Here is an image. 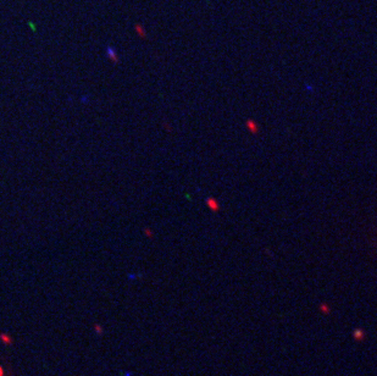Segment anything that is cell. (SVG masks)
Masks as SVG:
<instances>
[{"label":"cell","mask_w":377,"mask_h":376,"mask_svg":"<svg viewBox=\"0 0 377 376\" xmlns=\"http://www.w3.org/2000/svg\"><path fill=\"white\" fill-rule=\"evenodd\" d=\"M106 56L109 58V59L111 60L112 62H115V64H117L119 62V56H117V53L111 48V46H107L106 48Z\"/></svg>","instance_id":"cell-1"},{"label":"cell","mask_w":377,"mask_h":376,"mask_svg":"<svg viewBox=\"0 0 377 376\" xmlns=\"http://www.w3.org/2000/svg\"><path fill=\"white\" fill-rule=\"evenodd\" d=\"M206 205H208L213 211H215V213H217L218 210H220V204L217 203V200L214 198L206 199Z\"/></svg>","instance_id":"cell-2"},{"label":"cell","mask_w":377,"mask_h":376,"mask_svg":"<svg viewBox=\"0 0 377 376\" xmlns=\"http://www.w3.org/2000/svg\"><path fill=\"white\" fill-rule=\"evenodd\" d=\"M0 341L2 342L4 346H11L12 344V338L9 334H5V332H1L0 334Z\"/></svg>","instance_id":"cell-3"},{"label":"cell","mask_w":377,"mask_h":376,"mask_svg":"<svg viewBox=\"0 0 377 376\" xmlns=\"http://www.w3.org/2000/svg\"><path fill=\"white\" fill-rule=\"evenodd\" d=\"M247 125H248V127H249L250 132H253V133H256V132H258V127H256L255 122H253V121H248V122H247Z\"/></svg>","instance_id":"cell-4"},{"label":"cell","mask_w":377,"mask_h":376,"mask_svg":"<svg viewBox=\"0 0 377 376\" xmlns=\"http://www.w3.org/2000/svg\"><path fill=\"white\" fill-rule=\"evenodd\" d=\"M134 28H136V31L138 32V34L140 36V37H142V38H145V37H147V33H145V31H144V29L142 28V26H139V24H136V27H134Z\"/></svg>","instance_id":"cell-5"},{"label":"cell","mask_w":377,"mask_h":376,"mask_svg":"<svg viewBox=\"0 0 377 376\" xmlns=\"http://www.w3.org/2000/svg\"><path fill=\"white\" fill-rule=\"evenodd\" d=\"M94 331H95L98 335H101V334H103V327L100 326L99 324H95V325H94Z\"/></svg>","instance_id":"cell-6"},{"label":"cell","mask_w":377,"mask_h":376,"mask_svg":"<svg viewBox=\"0 0 377 376\" xmlns=\"http://www.w3.org/2000/svg\"><path fill=\"white\" fill-rule=\"evenodd\" d=\"M320 310L323 312V313H328V312H330V308H328V305H326V304H321V305H320Z\"/></svg>","instance_id":"cell-7"},{"label":"cell","mask_w":377,"mask_h":376,"mask_svg":"<svg viewBox=\"0 0 377 376\" xmlns=\"http://www.w3.org/2000/svg\"><path fill=\"white\" fill-rule=\"evenodd\" d=\"M144 233L148 236V238H153V233H151V231L147 227V228H144Z\"/></svg>","instance_id":"cell-8"},{"label":"cell","mask_w":377,"mask_h":376,"mask_svg":"<svg viewBox=\"0 0 377 376\" xmlns=\"http://www.w3.org/2000/svg\"><path fill=\"white\" fill-rule=\"evenodd\" d=\"M355 335H357V338H359V337H361V336H362V331H357V334H355Z\"/></svg>","instance_id":"cell-9"},{"label":"cell","mask_w":377,"mask_h":376,"mask_svg":"<svg viewBox=\"0 0 377 376\" xmlns=\"http://www.w3.org/2000/svg\"><path fill=\"white\" fill-rule=\"evenodd\" d=\"M4 375H5V374H4V369H2L1 365H0V376H4Z\"/></svg>","instance_id":"cell-10"}]
</instances>
